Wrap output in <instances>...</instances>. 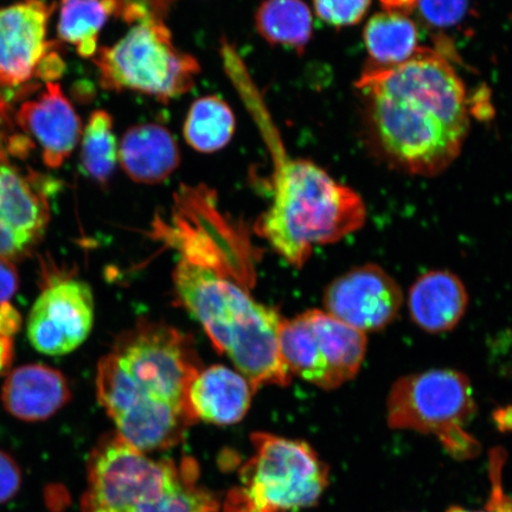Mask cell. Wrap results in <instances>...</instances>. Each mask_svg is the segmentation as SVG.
<instances>
[{"label":"cell","instance_id":"4","mask_svg":"<svg viewBox=\"0 0 512 512\" xmlns=\"http://www.w3.org/2000/svg\"><path fill=\"white\" fill-rule=\"evenodd\" d=\"M224 72L258 128L271 157L272 202L255 222V233L281 258L302 268L319 245L347 238L366 223L367 208L355 190L311 160L288 153L264 94L233 44H223Z\"/></svg>","mask_w":512,"mask_h":512},{"label":"cell","instance_id":"1","mask_svg":"<svg viewBox=\"0 0 512 512\" xmlns=\"http://www.w3.org/2000/svg\"><path fill=\"white\" fill-rule=\"evenodd\" d=\"M181 259L174 271L179 303L203 326L253 389L286 387L292 375L279 351V313L253 297L246 235L224 215L179 223L168 234Z\"/></svg>","mask_w":512,"mask_h":512},{"label":"cell","instance_id":"12","mask_svg":"<svg viewBox=\"0 0 512 512\" xmlns=\"http://www.w3.org/2000/svg\"><path fill=\"white\" fill-rule=\"evenodd\" d=\"M24 175L0 149V258L21 261L44 238L50 220L46 188Z\"/></svg>","mask_w":512,"mask_h":512},{"label":"cell","instance_id":"19","mask_svg":"<svg viewBox=\"0 0 512 512\" xmlns=\"http://www.w3.org/2000/svg\"><path fill=\"white\" fill-rule=\"evenodd\" d=\"M363 37L373 67L398 66L420 50L418 27L399 12L382 11L371 17Z\"/></svg>","mask_w":512,"mask_h":512},{"label":"cell","instance_id":"29","mask_svg":"<svg viewBox=\"0 0 512 512\" xmlns=\"http://www.w3.org/2000/svg\"><path fill=\"white\" fill-rule=\"evenodd\" d=\"M19 287V275L14 262L0 258V305L8 303Z\"/></svg>","mask_w":512,"mask_h":512},{"label":"cell","instance_id":"9","mask_svg":"<svg viewBox=\"0 0 512 512\" xmlns=\"http://www.w3.org/2000/svg\"><path fill=\"white\" fill-rule=\"evenodd\" d=\"M279 351L291 375L325 390L355 379L367 354V337L323 310L281 320Z\"/></svg>","mask_w":512,"mask_h":512},{"label":"cell","instance_id":"15","mask_svg":"<svg viewBox=\"0 0 512 512\" xmlns=\"http://www.w3.org/2000/svg\"><path fill=\"white\" fill-rule=\"evenodd\" d=\"M72 400L68 380L60 370L27 364L6 377L2 389L5 411L14 418L37 422L54 416Z\"/></svg>","mask_w":512,"mask_h":512},{"label":"cell","instance_id":"5","mask_svg":"<svg viewBox=\"0 0 512 512\" xmlns=\"http://www.w3.org/2000/svg\"><path fill=\"white\" fill-rule=\"evenodd\" d=\"M253 454L223 512H292L313 507L329 485V466L305 441L252 435Z\"/></svg>","mask_w":512,"mask_h":512},{"label":"cell","instance_id":"32","mask_svg":"<svg viewBox=\"0 0 512 512\" xmlns=\"http://www.w3.org/2000/svg\"><path fill=\"white\" fill-rule=\"evenodd\" d=\"M15 347L12 337L0 336V375L8 373L14 362Z\"/></svg>","mask_w":512,"mask_h":512},{"label":"cell","instance_id":"34","mask_svg":"<svg viewBox=\"0 0 512 512\" xmlns=\"http://www.w3.org/2000/svg\"><path fill=\"white\" fill-rule=\"evenodd\" d=\"M446 512H488V511H472V510H467V509H464L462 507H456V505H454V507H451L450 509H447Z\"/></svg>","mask_w":512,"mask_h":512},{"label":"cell","instance_id":"18","mask_svg":"<svg viewBox=\"0 0 512 512\" xmlns=\"http://www.w3.org/2000/svg\"><path fill=\"white\" fill-rule=\"evenodd\" d=\"M119 164L133 182L163 183L181 164V151L168 128L158 124L134 125L119 143Z\"/></svg>","mask_w":512,"mask_h":512},{"label":"cell","instance_id":"6","mask_svg":"<svg viewBox=\"0 0 512 512\" xmlns=\"http://www.w3.org/2000/svg\"><path fill=\"white\" fill-rule=\"evenodd\" d=\"M102 88L169 102L194 88L201 73L196 57L179 50L163 17H147L93 59Z\"/></svg>","mask_w":512,"mask_h":512},{"label":"cell","instance_id":"25","mask_svg":"<svg viewBox=\"0 0 512 512\" xmlns=\"http://www.w3.org/2000/svg\"><path fill=\"white\" fill-rule=\"evenodd\" d=\"M370 5L371 0H313L317 16L335 28L360 23Z\"/></svg>","mask_w":512,"mask_h":512},{"label":"cell","instance_id":"8","mask_svg":"<svg viewBox=\"0 0 512 512\" xmlns=\"http://www.w3.org/2000/svg\"><path fill=\"white\" fill-rule=\"evenodd\" d=\"M190 460L153 459L117 432L105 435L89 454L81 510L136 512L181 482Z\"/></svg>","mask_w":512,"mask_h":512},{"label":"cell","instance_id":"2","mask_svg":"<svg viewBox=\"0 0 512 512\" xmlns=\"http://www.w3.org/2000/svg\"><path fill=\"white\" fill-rule=\"evenodd\" d=\"M356 88L370 130L390 164L432 177L458 158L470 130L466 88L450 60L420 48L394 67L364 69Z\"/></svg>","mask_w":512,"mask_h":512},{"label":"cell","instance_id":"24","mask_svg":"<svg viewBox=\"0 0 512 512\" xmlns=\"http://www.w3.org/2000/svg\"><path fill=\"white\" fill-rule=\"evenodd\" d=\"M198 465L194 459L187 473L174 488L136 512H220L221 505L206 489L198 485Z\"/></svg>","mask_w":512,"mask_h":512},{"label":"cell","instance_id":"22","mask_svg":"<svg viewBox=\"0 0 512 512\" xmlns=\"http://www.w3.org/2000/svg\"><path fill=\"white\" fill-rule=\"evenodd\" d=\"M236 119L232 108L216 95L192 102L183 126L185 142L197 152L214 153L233 139Z\"/></svg>","mask_w":512,"mask_h":512},{"label":"cell","instance_id":"14","mask_svg":"<svg viewBox=\"0 0 512 512\" xmlns=\"http://www.w3.org/2000/svg\"><path fill=\"white\" fill-rule=\"evenodd\" d=\"M16 120L40 144L43 162L50 169L61 168L81 140L79 115L55 82H48L37 99L24 102Z\"/></svg>","mask_w":512,"mask_h":512},{"label":"cell","instance_id":"10","mask_svg":"<svg viewBox=\"0 0 512 512\" xmlns=\"http://www.w3.org/2000/svg\"><path fill=\"white\" fill-rule=\"evenodd\" d=\"M93 324L91 286L78 279H57L32 306L28 337L44 355H67L86 341Z\"/></svg>","mask_w":512,"mask_h":512},{"label":"cell","instance_id":"28","mask_svg":"<svg viewBox=\"0 0 512 512\" xmlns=\"http://www.w3.org/2000/svg\"><path fill=\"white\" fill-rule=\"evenodd\" d=\"M21 486V467L8 452L0 450V504L14 498Z\"/></svg>","mask_w":512,"mask_h":512},{"label":"cell","instance_id":"31","mask_svg":"<svg viewBox=\"0 0 512 512\" xmlns=\"http://www.w3.org/2000/svg\"><path fill=\"white\" fill-rule=\"evenodd\" d=\"M22 328V317L9 303L0 305V336L12 337Z\"/></svg>","mask_w":512,"mask_h":512},{"label":"cell","instance_id":"16","mask_svg":"<svg viewBox=\"0 0 512 512\" xmlns=\"http://www.w3.org/2000/svg\"><path fill=\"white\" fill-rule=\"evenodd\" d=\"M255 393L239 371L213 366L201 369L191 382L188 402L196 421L230 426L245 418Z\"/></svg>","mask_w":512,"mask_h":512},{"label":"cell","instance_id":"13","mask_svg":"<svg viewBox=\"0 0 512 512\" xmlns=\"http://www.w3.org/2000/svg\"><path fill=\"white\" fill-rule=\"evenodd\" d=\"M54 8L43 0L0 8V86H21L34 78L43 57L56 48L57 42L47 41Z\"/></svg>","mask_w":512,"mask_h":512},{"label":"cell","instance_id":"33","mask_svg":"<svg viewBox=\"0 0 512 512\" xmlns=\"http://www.w3.org/2000/svg\"><path fill=\"white\" fill-rule=\"evenodd\" d=\"M380 3L384 11L408 15L415 10L418 0H380Z\"/></svg>","mask_w":512,"mask_h":512},{"label":"cell","instance_id":"7","mask_svg":"<svg viewBox=\"0 0 512 512\" xmlns=\"http://www.w3.org/2000/svg\"><path fill=\"white\" fill-rule=\"evenodd\" d=\"M477 412L469 377L453 369H432L396 381L387 400L393 430L434 435L457 460L476 458L482 450L465 430Z\"/></svg>","mask_w":512,"mask_h":512},{"label":"cell","instance_id":"3","mask_svg":"<svg viewBox=\"0 0 512 512\" xmlns=\"http://www.w3.org/2000/svg\"><path fill=\"white\" fill-rule=\"evenodd\" d=\"M201 369L188 335L143 319L99 361L96 395L128 444L146 453L168 450L197 422L188 393Z\"/></svg>","mask_w":512,"mask_h":512},{"label":"cell","instance_id":"21","mask_svg":"<svg viewBox=\"0 0 512 512\" xmlns=\"http://www.w3.org/2000/svg\"><path fill=\"white\" fill-rule=\"evenodd\" d=\"M119 0H61L57 32L62 42L72 44L80 57L94 59L99 34L108 19L120 15Z\"/></svg>","mask_w":512,"mask_h":512},{"label":"cell","instance_id":"26","mask_svg":"<svg viewBox=\"0 0 512 512\" xmlns=\"http://www.w3.org/2000/svg\"><path fill=\"white\" fill-rule=\"evenodd\" d=\"M415 9L432 27L450 28L465 17L469 0H418Z\"/></svg>","mask_w":512,"mask_h":512},{"label":"cell","instance_id":"11","mask_svg":"<svg viewBox=\"0 0 512 512\" xmlns=\"http://www.w3.org/2000/svg\"><path fill=\"white\" fill-rule=\"evenodd\" d=\"M325 312L366 335L387 328L398 318L403 293L398 281L382 267L351 268L326 287Z\"/></svg>","mask_w":512,"mask_h":512},{"label":"cell","instance_id":"20","mask_svg":"<svg viewBox=\"0 0 512 512\" xmlns=\"http://www.w3.org/2000/svg\"><path fill=\"white\" fill-rule=\"evenodd\" d=\"M255 29L271 46L303 53L312 38L313 17L304 0H265L255 12Z\"/></svg>","mask_w":512,"mask_h":512},{"label":"cell","instance_id":"23","mask_svg":"<svg viewBox=\"0 0 512 512\" xmlns=\"http://www.w3.org/2000/svg\"><path fill=\"white\" fill-rule=\"evenodd\" d=\"M111 114L92 113L81 136V164L86 174L105 187L119 163V144L113 130Z\"/></svg>","mask_w":512,"mask_h":512},{"label":"cell","instance_id":"17","mask_svg":"<svg viewBox=\"0 0 512 512\" xmlns=\"http://www.w3.org/2000/svg\"><path fill=\"white\" fill-rule=\"evenodd\" d=\"M469 305V293L456 274L434 270L415 280L408 293L413 322L428 334H444L456 328Z\"/></svg>","mask_w":512,"mask_h":512},{"label":"cell","instance_id":"30","mask_svg":"<svg viewBox=\"0 0 512 512\" xmlns=\"http://www.w3.org/2000/svg\"><path fill=\"white\" fill-rule=\"evenodd\" d=\"M64 72H66V62L63 61L55 48L43 57V60L38 64L35 76L42 80L53 82L60 79Z\"/></svg>","mask_w":512,"mask_h":512},{"label":"cell","instance_id":"27","mask_svg":"<svg viewBox=\"0 0 512 512\" xmlns=\"http://www.w3.org/2000/svg\"><path fill=\"white\" fill-rule=\"evenodd\" d=\"M489 473L491 480V492L485 511L488 512H512V497L503 489L502 472L505 454L503 448L497 447L490 452Z\"/></svg>","mask_w":512,"mask_h":512}]
</instances>
